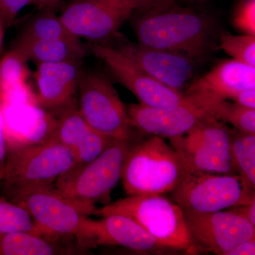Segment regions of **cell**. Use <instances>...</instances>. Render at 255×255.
<instances>
[{"label":"cell","mask_w":255,"mask_h":255,"mask_svg":"<svg viewBox=\"0 0 255 255\" xmlns=\"http://www.w3.org/2000/svg\"><path fill=\"white\" fill-rule=\"evenodd\" d=\"M132 25L140 44L183 53L196 60L209 54L216 45L217 31L212 18L176 1H162L139 11Z\"/></svg>","instance_id":"cell-1"},{"label":"cell","mask_w":255,"mask_h":255,"mask_svg":"<svg viewBox=\"0 0 255 255\" xmlns=\"http://www.w3.org/2000/svg\"><path fill=\"white\" fill-rule=\"evenodd\" d=\"M187 173L180 157L164 137L151 135L131 146L122 169L128 196L172 192Z\"/></svg>","instance_id":"cell-2"},{"label":"cell","mask_w":255,"mask_h":255,"mask_svg":"<svg viewBox=\"0 0 255 255\" xmlns=\"http://www.w3.org/2000/svg\"><path fill=\"white\" fill-rule=\"evenodd\" d=\"M6 199L26 210L44 237L55 242L74 237L76 246L86 232L89 216L97 209L68 199L54 184L26 188Z\"/></svg>","instance_id":"cell-3"},{"label":"cell","mask_w":255,"mask_h":255,"mask_svg":"<svg viewBox=\"0 0 255 255\" xmlns=\"http://www.w3.org/2000/svg\"><path fill=\"white\" fill-rule=\"evenodd\" d=\"M76 163L72 151L52 137L33 143L7 146L2 196L26 188L54 184Z\"/></svg>","instance_id":"cell-4"},{"label":"cell","mask_w":255,"mask_h":255,"mask_svg":"<svg viewBox=\"0 0 255 255\" xmlns=\"http://www.w3.org/2000/svg\"><path fill=\"white\" fill-rule=\"evenodd\" d=\"M122 215L136 223L161 248L189 251L191 243L184 211L161 194L128 196L96 210V216Z\"/></svg>","instance_id":"cell-5"},{"label":"cell","mask_w":255,"mask_h":255,"mask_svg":"<svg viewBox=\"0 0 255 255\" xmlns=\"http://www.w3.org/2000/svg\"><path fill=\"white\" fill-rule=\"evenodd\" d=\"M133 138L114 140L90 162L75 164L57 178L56 189L68 199L96 206L109 200L111 192L122 178L124 161L133 145Z\"/></svg>","instance_id":"cell-6"},{"label":"cell","mask_w":255,"mask_h":255,"mask_svg":"<svg viewBox=\"0 0 255 255\" xmlns=\"http://www.w3.org/2000/svg\"><path fill=\"white\" fill-rule=\"evenodd\" d=\"M172 194L183 211L198 214L217 212L255 200V187L238 174L187 172Z\"/></svg>","instance_id":"cell-7"},{"label":"cell","mask_w":255,"mask_h":255,"mask_svg":"<svg viewBox=\"0 0 255 255\" xmlns=\"http://www.w3.org/2000/svg\"><path fill=\"white\" fill-rule=\"evenodd\" d=\"M78 92L79 111L92 128L113 140L133 138L127 107L105 75L82 70Z\"/></svg>","instance_id":"cell-8"},{"label":"cell","mask_w":255,"mask_h":255,"mask_svg":"<svg viewBox=\"0 0 255 255\" xmlns=\"http://www.w3.org/2000/svg\"><path fill=\"white\" fill-rule=\"evenodd\" d=\"M233 130L214 117L190 130L168 138L187 172L235 174L231 143Z\"/></svg>","instance_id":"cell-9"},{"label":"cell","mask_w":255,"mask_h":255,"mask_svg":"<svg viewBox=\"0 0 255 255\" xmlns=\"http://www.w3.org/2000/svg\"><path fill=\"white\" fill-rule=\"evenodd\" d=\"M184 95L180 103L166 108L130 104L127 107L130 124L141 132L170 138L186 133L206 119L216 118V107L222 100L201 92Z\"/></svg>","instance_id":"cell-10"},{"label":"cell","mask_w":255,"mask_h":255,"mask_svg":"<svg viewBox=\"0 0 255 255\" xmlns=\"http://www.w3.org/2000/svg\"><path fill=\"white\" fill-rule=\"evenodd\" d=\"M133 11L127 0H72L59 16L73 36L88 43L107 44L117 38Z\"/></svg>","instance_id":"cell-11"},{"label":"cell","mask_w":255,"mask_h":255,"mask_svg":"<svg viewBox=\"0 0 255 255\" xmlns=\"http://www.w3.org/2000/svg\"><path fill=\"white\" fill-rule=\"evenodd\" d=\"M90 53L105 64L114 80L136 97L140 105L166 108L180 103L184 93L156 80L133 60L108 44L88 43Z\"/></svg>","instance_id":"cell-12"},{"label":"cell","mask_w":255,"mask_h":255,"mask_svg":"<svg viewBox=\"0 0 255 255\" xmlns=\"http://www.w3.org/2000/svg\"><path fill=\"white\" fill-rule=\"evenodd\" d=\"M184 212L191 243L190 253L226 255L240 243L255 238V226L231 211Z\"/></svg>","instance_id":"cell-13"},{"label":"cell","mask_w":255,"mask_h":255,"mask_svg":"<svg viewBox=\"0 0 255 255\" xmlns=\"http://www.w3.org/2000/svg\"><path fill=\"white\" fill-rule=\"evenodd\" d=\"M115 48L138 64L151 77L172 90L183 93L193 81L196 60L187 55L133 42H124Z\"/></svg>","instance_id":"cell-14"},{"label":"cell","mask_w":255,"mask_h":255,"mask_svg":"<svg viewBox=\"0 0 255 255\" xmlns=\"http://www.w3.org/2000/svg\"><path fill=\"white\" fill-rule=\"evenodd\" d=\"M36 65L33 78L38 105L46 112L56 114L76 102L82 60L41 63Z\"/></svg>","instance_id":"cell-15"},{"label":"cell","mask_w":255,"mask_h":255,"mask_svg":"<svg viewBox=\"0 0 255 255\" xmlns=\"http://www.w3.org/2000/svg\"><path fill=\"white\" fill-rule=\"evenodd\" d=\"M102 218L89 219L82 252L101 246L124 247L137 252L161 248L155 238L127 216L112 214Z\"/></svg>","instance_id":"cell-16"},{"label":"cell","mask_w":255,"mask_h":255,"mask_svg":"<svg viewBox=\"0 0 255 255\" xmlns=\"http://www.w3.org/2000/svg\"><path fill=\"white\" fill-rule=\"evenodd\" d=\"M53 114L56 122L49 137L72 151L76 159L75 164L90 162L114 140L97 132L87 123L79 111L77 102Z\"/></svg>","instance_id":"cell-17"},{"label":"cell","mask_w":255,"mask_h":255,"mask_svg":"<svg viewBox=\"0 0 255 255\" xmlns=\"http://www.w3.org/2000/svg\"><path fill=\"white\" fill-rule=\"evenodd\" d=\"M248 89H255V67L231 59L223 60L191 82L183 93L201 92L232 101L240 92Z\"/></svg>","instance_id":"cell-18"},{"label":"cell","mask_w":255,"mask_h":255,"mask_svg":"<svg viewBox=\"0 0 255 255\" xmlns=\"http://www.w3.org/2000/svg\"><path fill=\"white\" fill-rule=\"evenodd\" d=\"M14 49L28 62L41 63L82 60L90 53L88 44L71 36L31 41H15Z\"/></svg>","instance_id":"cell-19"},{"label":"cell","mask_w":255,"mask_h":255,"mask_svg":"<svg viewBox=\"0 0 255 255\" xmlns=\"http://www.w3.org/2000/svg\"><path fill=\"white\" fill-rule=\"evenodd\" d=\"M73 251L43 236L26 232L0 231V255H55Z\"/></svg>","instance_id":"cell-20"},{"label":"cell","mask_w":255,"mask_h":255,"mask_svg":"<svg viewBox=\"0 0 255 255\" xmlns=\"http://www.w3.org/2000/svg\"><path fill=\"white\" fill-rule=\"evenodd\" d=\"M71 36L73 35L69 33L55 11L39 10V12L25 25L16 41H31Z\"/></svg>","instance_id":"cell-21"},{"label":"cell","mask_w":255,"mask_h":255,"mask_svg":"<svg viewBox=\"0 0 255 255\" xmlns=\"http://www.w3.org/2000/svg\"><path fill=\"white\" fill-rule=\"evenodd\" d=\"M231 154L234 173L255 187V134L233 131Z\"/></svg>","instance_id":"cell-22"},{"label":"cell","mask_w":255,"mask_h":255,"mask_svg":"<svg viewBox=\"0 0 255 255\" xmlns=\"http://www.w3.org/2000/svg\"><path fill=\"white\" fill-rule=\"evenodd\" d=\"M0 231L26 232L44 237L26 210L3 196L0 197Z\"/></svg>","instance_id":"cell-23"},{"label":"cell","mask_w":255,"mask_h":255,"mask_svg":"<svg viewBox=\"0 0 255 255\" xmlns=\"http://www.w3.org/2000/svg\"><path fill=\"white\" fill-rule=\"evenodd\" d=\"M216 118L231 124L238 131L255 134V109L222 100L216 107Z\"/></svg>","instance_id":"cell-24"},{"label":"cell","mask_w":255,"mask_h":255,"mask_svg":"<svg viewBox=\"0 0 255 255\" xmlns=\"http://www.w3.org/2000/svg\"><path fill=\"white\" fill-rule=\"evenodd\" d=\"M219 46L233 59L255 67V35L237 36L231 33H223L219 37Z\"/></svg>","instance_id":"cell-25"},{"label":"cell","mask_w":255,"mask_h":255,"mask_svg":"<svg viewBox=\"0 0 255 255\" xmlns=\"http://www.w3.org/2000/svg\"><path fill=\"white\" fill-rule=\"evenodd\" d=\"M233 23L235 27L246 34L255 36V0H240Z\"/></svg>","instance_id":"cell-26"},{"label":"cell","mask_w":255,"mask_h":255,"mask_svg":"<svg viewBox=\"0 0 255 255\" xmlns=\"http://www.w3.org/2000/svg\"><path fill=\"white\" fill-rule=\"evenodd\" d=\"M31 0H0V17L5 28L9 27L16 20V16Z\"/></svg>","instance_id":"cell-27"},{"label":"cell","mask_w":255,"mask_h":255,"mask_svg":"<svg viewBox=\"0 0 255 255\" xmlns=\"http://www.w3.org/2000/svg\"><path fill=\"white\" fill-rule=\"evenodd\" d=\"M6 153H7V141L5 135L2 112L0 107V184L2 183L3 178H4Z\"/></svg>","instance_id":"cell-28"},{"label":"cell","mask_w":255,"mask_h":255,"mask_svg":"<svg viewBox=\"0 0 255 255\" xmlns=\"http://www.w3.org/2000/svg\"><path fill=\"white\" fill-rule=\"evenodd\" d=\"M232 102L243 107L255 109V89H248L240 92Z\"/></svg>","instance_id":"cell-29"},{"label":"cell","mask_w":255,"mask_h":255,"mask_svg":"<svg viewBox=\"0 0 255 255\" xmlns=\"http://www.w3.org/2000/svg\"><path fill=\"white\" fill-rule=\"evenodd\" d=\"M228 211L239 215L255 226V200L248 204L231 208Z\"/></svg>","instance_id":"cell-30"},{"label":"cell","mask_w":255,"mask_h":255,"mask_svg":"<svg viewBox=\"0 0 255 255\" xmlns=\"http://www.w3.org/2000/svg\"><path fill=\"white\" fill-rule=\"evenodd\" d=\"M255 255V238L240 243L226 255Z\"/></svg>","instance_id":"cell-31"},{"label":"cell","mask_w":255,"mask_h":255,"mask_svg":"<svg viewBox=\"0 0 255 255\" xmlns=\"http://www.w3.org/2000/svg\"><path fill=\"white\" fill-rule=\"evenodd\" d=\"M127 1L132 6L134 11H142L160 4L164 0H127Z\"/></svg>","instance_id":"cell-32"},{"label":"cell","mask_w":255,"mask_h":255,"mask_svg":"<svg viewBox=\"0 0 255 255\" xmlns=\"http://www.w3.org/2000/svg\"><path fill=\"white\" fill-rule=\"evenodd\" d=\"M63 0H31L30 5L39 10H53L60 6Z\"/></svg>","instance_id":"cell-33"},{"label":"cell","mask_w":255,"mask_h":255,"mask_svg":"<svg viewBox=\"0 0 255 255\" xmlns=\"http://www.w3.org/2000/svg\"><path fill=\"white\" fill-rule=\"evenodd\" d=\"M4 29V23H3L2 21H1V18L0 17V53H1V48H2Z\"/></svg>","instance_id":"cell-34"},{"label":"cell","mask_w":255,"mask_h":255,"mask_svg":"<svg viewBox=\"0 0 255 255\" xmlns=\"http://www.w3.org/2000/svg\"><path fill=\"white\" fill-rule=\"evenodd\" d=\"M177 1H179V0H164L163 1H176L177 2ZM181 1H194V0H181Z\"/></svg>","instance_id":"cell-35"},{"label":"cell","mask_w":255,"mask_h":255,"mask_svg":"<svg viewBox=\"0 0 255 255\" xmlns=\"http://www.w3.org/2000/svg\"><path fill=\"white\" fill-rule=\"evenodd\" d=\"M198 1H206V0H198Z\"/></svg>","instance_id":"cell-36"}]
</instances>
